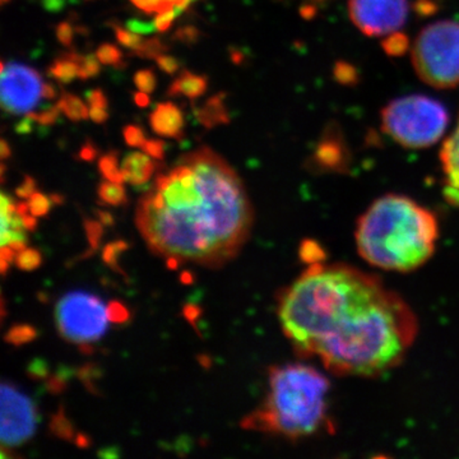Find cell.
<instances>
[{"instance_id": "obj_24", "label": "cell", "mask_w": 459, "mask_h": 459, "mask_svg": "<svg viewBox=\"0 0 459 459\" xmlns=\"http://www.w3.org/2000/svg\"><path fill=\"white\" fill-rule=\"evenodd\" d=\"M96 56L102 65L115 66L123 65V53L113 44L100 45L99 49L96 50Z\"/></svg>"}, {"instance_id": "obj_5", "label": "cell", "mask_w": 459, "mask_h": 459, "mask_svg": "<svg viewBox=\"0 0 459 459\" xmlns=\"http://www.w3.org/2000/svg\"><path fill=\"white\" fill-rule=\"evenodd\" d=\"M449 114L442 102L425 95L402 96L382 110V129L406 148L437 143L448 128Z\"/></svg>"}, {"instance_id": "obj_42", "label": "cell", "mask_w": 459, "mask_h": 459, "mask_svg": "<svg viewBox=\"0 0 459 459\" xmlns=\"http://www.w3.org/2000/svg\"><path fill=\"white\" fill-rule=\"evenodd\" d=\"M108 312H110L111 322H123V320L128 318L126 307L120 304H111L108 307Z\"/></svg>"}, {"instance_id": "obj_31", "label": "cell", "mask_w": 459, "mask_h": 459, "mask_svg": "<svg viewBox=\"0 0 459 459\" xmlns=\"http://www.w3.org/2000/svg\"><path fill=\"white\" fill-rule=\"evenodd\" d=\"M35 336V329L22 325V327H14L12 331H9L7 341L13 344H22L29 342Z\"/></svg>"}, {"instance_id": "obj_17", "label": "cell", "mask_w": 459, "mask_h": 459, "mask_svg": "<svg viewBox=\"0 0 459 459\" xmlns=\"http://www.w3.org/2000/svg\"><path fill=\"white\" fill-rule=\"evenodd\" d=\"M83 56L75 53V51L65 53L51 63V65L48 68V74L60 83L74 82L80 74V65Z\"/></svg>"}, {"instance_id": "obj_9", "label": "cell", "mask_w": 459, "mask_h": 459, "mask_svg": "<svg viewBox=\"0 0 459 459\" xmlns=\"http://www.w3.org/2000/svg\"><path fill=\"white\" fill-rule=\"evenodd\" d=\"M0 392V439L3 452L18 448L31 439L38 425V411L33 402L12 383H3Z\"/></svg>"}, {"instance_id": "obj_20", "label": "cell", "mask_w": 459, "mask_h": 459, "mask_svg": "<svg viewBox=\"0 0 459 459\" xmlns=\"http://www.w3.org/2000/svg\"><path fill=\"white\" fill-rule=\"evenodd\" d=\"M100 201L108 205H122L126 204V189L122 183H114V181H102L98 188Z\"/></svg>"}, {"instance_id": "obj_12", "label": "cell", "mask_w": 459, "mask_h": 459, "mask_svg": "<svg viewBox=\"0 0 459 459\" xmlns=\"http://www.w3.org/2000/svg\"><path fill=\"white\" fill-rule=\"evenodd\" d=\"M443 170V195L449 204L459 208V120L455 131L440 151Z\"/></svg>"}, {"instance_id": "obj_8", "label": "cell", "mask_w": 459, "mask_h": 459, "mask_svg": "<svg viewBox=\"0 0 459 459\" xmlns=\"http://www.w3.org/2000/svg\"><path fill=\"white\" fill-rule=\"evenodd\" d=\"M347 11L353 25L369 38L400 31L410 13L409 0H349Z\"/></svg>"}, {"instance_id": "obj_1", "label": "cell", "mask_w": 459, "mask_h": 459, "mask_svg": "<svg viewBox=\"0 0 459 459\" xmlns=\"http://www.w3.org/2000/svg\"><path fill=\"white\" fill-rule=\"evenodd\" d=\"M277 313L296 353L337 376L394 369L419 332L402 296L374 274L341 263H312L281 296Z\"/></svg>"}, {"instance_id": "obj_22", "label": "cell", "mask_w": 459, "mask_h": 459, "mask_svg": "<svg viewBox=\"0 0 459 459\" xmlns=\"http://www.w3.org/2000/svg\"><path fill=\"white\" fill-rule=\"evenodd\" d=\"M111 27L114 29L117 42L131 49L133 53L140 49L141 45L143 44L144 39L138 33L132 32L128 29H123L122 26L117 25V23H113Z\"/></svg>"}, {"instance_id": "obj_18", "label": "cell", "mask_w": 459, "mask_h": 459, "mask_svg": "<svg viewBox=\"0 0 459 459\" xmlns=\"http://www.w3.org/2000/svg\"><path fill=\"white\" fill-rule=\"evenodd\" d=\"M57 107L69 120H74V122H81V120L90 117V110L86 104L78 96L72 95V93L63 92L62 98L57 101Z\"/></svg>"}, {"instance_id": "obj_40", "label": "cell", "mask_w": 459, "mask_h": 459, "mask_svg": "<svg viewBox=\"0 0 459 459\" xmlns=\"http://www.w3.org/2000/svg\"><path fill=\"white\" fill-rule=\"evenodd\" d=\"M36 192V181L31 177H26L23 183L18 186L16 193L18 197L29 199Z\"/></svg>"}, {"instance_id": "obj_3", "label": "cell", "mask_w": 459, "mask_h": 459, "mask_svg": "<svg viewBox=\"0 0 459 459\" xmlns=\"http://www.w3.org/2000/svg\"><path fill=\"white\" fill-rule=\"evenodd\" d=\"M356 247L365 262L380 270H418L434 255L439 240L437 216L406 195H385L359 219Z\"/></svg>"}, {"instance_id": "obj_23", "label": "cell", "mask_w": 459, "mask_h": 459, "mask_svg": "<svg viewBox=\"0 0 459 459\" xmlns=\"http://www.w3.org/2000/svg\"><path fill=\"white\" fill-rule=\"evenodd\" d=\"M168 47L159 38L147 39L141 45L140 49L134 51L135 56L143 59H156L157 56L164 54Z\"/></svg>"}, {"instance_id": "obj_11", "label": "cell", "mask_w": 459, "mask_h": 459, "mask_svg": "<svg viewBox=\"0 0 459 459\" xmlns=\"http://www.w3.org/2000/svg\"><path fill=\"white\" fill-rule=\"evenodd\" d=\"M2 208V234L0 246L13 250L14 253L25 249L27 231L35 229L36 219L27 204H14L5 193L0 195Z\"/></svg>"}, {"instance_id": "obj_32", "label": "cell", "mask_w": 459, "mask_h": 459, "mask_svg": "<svg viewBox=\"0 0 459 459\" xmlns=\"http://www.w3.org/2000/svg\"><path fill=\"white\" fill-rule=\"evenodd\" d=\"M29 114L31 115L32 119L35 120L36 123L41 124V126H50L57 122L60 114H62V110L56 105V107H50L47 108V110L41 111V113Z\"/></svg>"}, {"instance_id": "obj_6", "label": "cell", "mask_w": 459, "mask_h": 459, "mask_svg": "<svg viewBox=\"0 0 459 459\" xmlns=\"http://www.w3.org/2000/svg\"><path fill=\"white\" fill-rule=\"evenodd\" d=\"M412 65L434 89L459 86V22L443 20L425 26L412 45Z\"/></svg>"}, {"instance_id": "obj_39", "label": "cell", "mask_w": 459, "mask_h": 459, "mask_svg": "<svg viewBox=\"0 0 459 459\" xmlns=\"http://www.w3.org/2000/svg\"><path fill=\"white\" fill-rule=\"evenodd\" d=\"M126 29L131 30L132 32L138 33V35H148L156 30L155 22L147 23L142 22L138 20H131L126 23Z\"/></svg>"}, {"instance_id": "obj_14", "label": "cell", "mask_w": 459, "mask_h": 459, "mask_svg": "<svg viewBox=\"0 0 459 459\" xmlns=\"http://www.w3.org/2000/svg\"><path fill=\"white\" fill-rule=\"evenodd\" d=\"M157 168L153 157L144 152H131L124 157L122 171L124 181L133 186H143L152 178Z\"/></svg>"}, {"instance_id": "obj_47", "label": "cell", "mask_w": 459, "mask_h": 459, "mask_svg": "<svg viewBox=\"0 0 459 459\" xmlns=\"http://www.w3.org/2000/svg\"><path fill=\"white\" fill-rule=\"evenodd\" d=\"M56 90L51 83H44V90H42V98L45 100L56 99Z\"/></svg>"}, {"instance_id": "obj_41", "label": "cell", "mask_w": 459, "mask_h": 459, "mask_svg": "<svg viewBox=\"0 0 459 459\" xmlns=\"http://www.w3.org/2000/svg\"><path fill=\"white\" fill-rule=\"evenodd\" d=\"M305 4L301 7V13L304 17H310L316 14V9L325 7L329 0H305Z\"/></svg>"}, {"instance_id": "obj_2", "label": "cell", "mask_w": 459, "mask_h": 459, "mask_svg": "<svg viewBox=\"0 0 459 459\" xmlns=\"http://www.w3.org/2000/svg\"><path fill=\"white\" fill-rule=\"evenodd\" d=\"M135 223L170 264L219 267L249 238L253 208L234 169L210 147L181 157L141 198Z\"/></svg>"}, {"instance_id": "obj_49", "label": "cell", "mask_w": 459, "mask_h": 459, "mask_svg": "<svg viewBox=\"0 0 459 459\" xmlns=\"http://www.w3.org/2000/svg\"><path fill=\"white\" fill-rule=\"evenodd\" d=\"M11 2V0H0V4L5 5L7 3Z\"/></svg>"}, {"instance_id": "obj_16", "label": "cell", "mask_w": 459, "mask_h": 459, "mask_svg": "<svg viewBox=\"0 0 459 459\" xmlns=\"http://www.w3.org/2000/svg\"><path fill=\"white\" fill-rule=\"evenodd\" d=\"M207 87V77L192 74L189 71H183L169 87L168 95L174 96V98L186 96L190 100H195L204 95Z\"/></svg>"}, {"instance_id": "obj_35", "label": "cell", "mask_w": 459, "mask_h": 459, "mask_svg": "<svg viewBox=\"0 0 459 459\" xmlns=\"http://www.w3.org/2000/svg\"><path fill=\"white\" fill-rule=\"evenodd\" d=\"M155 62L157 66L168 74H178V71L180 69L179 60L177 57L166 56V54L157 56Z\"/></svg>"}, {"instance_id": "obj_38", "label": "cell", "mask_w": 459, "mask_h": 459, "mask_svg": "<svg viewBox=\"0 0 459 459\" xmlns=\"http://www.w3.org/2000/svg\"><path fill=\"white\" fill-rule=\"evenodd\" d=\"M86 99L91 108H108V107L107 95H105L102 90L90 91V92H87Z\"/></svg>"}, {"instance_id": "obj_13", "label": "cell", "mask_w": 459, "mask_h": 459, "mask_svg": "<svg viewBox=\"0 0 459 459\" xmlns=\"http://www.w3.org/2000/svg\"><path fill=\"white\" fill-rule=\"evenodd\" d=\"M150 126L152 131L161 137L181 140L186 120L177 105L172 102H162L151 113Z\"/></svg>"}, {"instance_id": "obj_29", "label": "cell", "mask_w": 459, "mask_h": 459, "mask_svg": "<svg viewBox=\"0 0 459 459\" xmlns=\"http://www.w3.org/2000/svg\"><path fill=\"white\" fill-rule=\"evenodd\" d=\"M124 140L131 147H142L147 141L143 129L138 126H126L124 128Z\"/></svg>"}, {"instance_id": "obj_27", "label": "cell", "mask_w": 459, "mask_h": 459, "mask_svg": "<svg viewBox=\"0 0 459 459\" xmlns=\"http://www.w3.org/2000/svg\"><path fill=\"white\" fill-rule=\"evenodd\" d=\"M133 81L142 92L152 93L156 89V75L152 69H141L134 74Z\"/></svg>"}, {"instance_id": "obj_37", "label": "cell", "mask_w": 459, "mask_h": 459, "mask_svg": "<svg viewBox=\"0 0 459 459\" xmlns=\"http://www.w3.org/2000/svg\"><path fill=\"white\" fill-rule=\"evenodd\" d=\"M406 48V38H403V36H401L398 32L389 36V40L385 44V50L388 51L389 54H394V56L403 53Z\"/></svg>"}, {"instance_id": "obj_26", "label": "cell", "mask_w": 459, "mask_h": 459, "mask_svg": "<svg viewBox=\"0 0 459 459\" xmlns=\"http://www.w3.org/2000/svg\"><path fill=\"white\" fill-rule=\"evenodd\" d=\"M101 65L102 63L100 62L96 54L95 56L89 54V56H83L82 62H81L78 78H81V80H90V78L96 77V75H99L100 72H101Z\"/></svg>"}, {"instance_id": "obj_34", "label": "cell", "mask_w": 459, "mask_h": 459, "mask_svg": "<svg viewBox=\"0 0 459 459\" xmlns=\"http://www.w3.org/2000/svg\"><path fill=\"white\" fill-rule=\"evenodd\" d=\"M199 36H201V32L195 26L180 27L175 32V39L186 45H195L199 40Z\"/></svg>"}, {"instance_id": "obj_36", "label": "cell", "mask_w": 459, "mask_h": 459, "mask_svg": "<svg viewBox=\"0 0 459 459\" xmlns=\"http://www.w3.org/2000/svg\"><path fill=\"white\" fill-rule=\"evenodd\" d=\"M144 153L156 160H162L165 156V142L160 140H147L141 147Z\"/></svg>"}, {"instance_id": "obj_4", "label": "cell", "mask_w": 459, "mask_h": 459, "mask_svg": "<svg viewBox=\"0 0 459 459\" xmlns=\"http://www.w3.org/2000/svg\"><path fill=\"white\" fill-rule=\"evenodd\" d=\"M264 402L247 416V430L303 439L332 429L328 377L305 364L272 368Z\"/></svg>"}, {"instance_id": "obj_15", "label": "cell", "mask_w": 459, "mask_h": 459, "mask_svg": "<svg viewBox=\"0 0 459 459\" xmlns=\"http://www.w3.org/2000/svg\"><path fill=\"white\" fill-rule=\"evenodd\" d=\"M195 115H197L198 122L208 129H213L216 126L229 124L230 115L225 104V95L219 93V95L208 99L198 108Z\"/></svg>"}, {"instance_id": "obj_43", "label": "cell", "mask_w": 459, "mask_h": 459, "mask_svg": "<svg viewBox=\"0 0 459 459\" xmlns=\"http://www.w3.org/2000/svg\"><path fill=\"white\" fill-rule=\"evenodd\" d=\"M35 120L32 119L31 115L26 114L25 117L17 124L16 132L18 134H29L32 132V126L35 124Z\"/></svg>"}, {"instance_id": "obj_21", "label": "cell", "mask_w": 459, "mask_h": 459, "mask_svg": "<svg viewBox=\"0 0 459 459\" xmlns=\"http://www.w3.org/2000/svg\"><path fill=\"white\" fill-rule=\"evenodd\" d=\"M99 169L108 180L114 181V183H123V171L122 168H119L117 152H108L102 156L99 161Z\"/></svg>"}, {"instance_id": "obj_33", "label": "cell", "mask_w": 459, "mask_h": 459, "mask_svg": "<svg viewBox=\"0 0 459 459\" xmlns=\"http://www.w3.org/2000/svg\"><path fill=\"white\" fill-rule=\"evenodd\" d=\"M56 39L63 47L72 48L74 45V29L71 23L66 22V21H63L59 25L56 26Z\"/></svg>"}, {"instance_id": "obj_46", "label": "cell", "mask_w": 459, "mask_h": 459, "mask_svg": "<svg viewBox=\"0 0 459 459\" xmlns=\"http://www.w3.org/2000/svg\"><path fill=\"white\" fill-rule=\"evenodd\" d=\"M134 102L140 108H147L148 105H150V99H148V93L142 92V91H140V92L138 93H135Z\"/></svg>"}, {"instance_id": "obj_10", "label": "cell", "mask_w": 459, "mask_h": 459, "mask_svg": "<svg viewBox=\"0 0 459 459\" xmlns=\"http://www.w3.org/2000/svg\"><path fill=\"white\" fill-rule=\"evenodd\" d=\"M44 82L36 69L20 63H2L0 101L5 113H32L42 98Z\"/></svg>"}, {"instance_id": "obj_25", "label": "cell", "mask_w": 459, "mask_h": 459, "mask_svg": "<svg viewBox=\"0 0 459 459\" xmlns=\"http://www.w3.org/2000/svg\"><path fill=\"white\" fill-rule=\"evenodd\" d=\"M16 263L21 270L32 271L41 264V255L38 250L25 247V249L17 253Z\"/></svg>"}, {"instance_id": "obj_44", "label": "cell", "mask_w": 459, "mask_h": 459, "mask_svg": "<svg viewBox=\"0 0 459 459\" xmlns=\"http://www.w3.org/2000/svg\"><path fill=\"white\" fill-rule=\"evenodd\" d=\"M90 117L92 119V122L98 124L107 123V120L108 119V108H91Z\"/></svg>"}, {"instance_id": "obj_45", "label": "cell", "mask_w": 459, "mask_h": 459, "mask_svg": "<svg viewBox=\"0 0 459 459\" xmlns=\"http://www.w3.org/2000/svg\"><path fill=\"white\" fill-rule=\"evenodd\" d=\"M81 159L84 160V161H92V160L96 159L98 156V148L95 147V144L89 143L84 144L80 151Z\"/></svg>"}, {"instance_id": "obj_28", "label": "cell", "mask_w": 459, "mask_h": 459, "mask_svg": "<svg viewBox=\"0 0 459 459\" xmlns=\"http://www.w3.org/2000/svg\"><path fill=\"white\" fill-rule=\"evenodd\" d=\"M29 204L30 211H31L33 216H45L50 211L51 199L42 195V193L35 192L29 198V204Z\"/></svg>"}, {"instance_id": "obj_48", "label": "cell", "mask_w": 459, "mask_h": 459, "mask_svg": "<svg viewBox=\"0 0 459 459\" xmlns=\"http://www.w3.org/2000/svg\"><path fill=\"white\" fill-rule=\"evenodd\" d=\"M0 156H2L3 160L11 157V147L8 146L7 141L5 140H2V143H0Z\"/></svg>"}, {"instance_id": "obj_7", "label": "cell", "mask_w": 459, "mask_h": 459, "mask_svg": "<svg viewBox=\"0 0 459 459\" xmlns=\"http://www.w3.org/2000/svg\"><path fill=\"white\" fill-rule=\"evenodd\" d=\"M111 322L108 307L98 296L77 291L63 296L56 307L57 331L69 342H96L107 332Z\"/></svg>"}, {"instance_id": "obj_19", "label": "cell", "mask_w": 459, "mask_h": 459, "mask_svg": "<svg viewBox=\"0 0 459 459\" xmlns=\"http://www.w3.org/2000/svg\"><path fill=\"white\" fill-rule=\"evenodd\" d=\"M131 2L144 13L157 14L172 8H180L184 11L193 0H131Z\"/></svg>"}, {"instance_id": "obj_30", "label": "cell", "mask_w": 459, "mask_h": 459, "mask_svg": "<svg viewBox=\"0 0 459 459\" xmlns=\"http://www.w3.org/2000/svg\"><path fill=\"white\" fill-rule=\"evenodd\" d=\"M181 12L183 11L180 8H172L169 9V11L161 12V13H157L155 18L156 31H168L172 23H174L175 18L179 16Z\"/></svg>"}]
</instances>
